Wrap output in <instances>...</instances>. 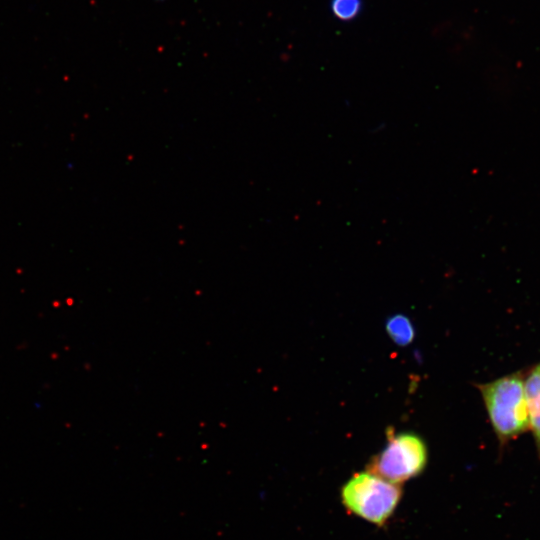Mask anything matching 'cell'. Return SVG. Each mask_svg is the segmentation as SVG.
<instances>
[{"instance_id":"2","label":"cell","mask_w":540,"mask_h":540,"mask_svg":"<svg viewBox=\"0 0 540 540\" xmlns=\"http://www.w3.org/2000/svg\"><path fill=\"white\" fill-rule=\"evenodd\" d=\"M403 490L368 470L353 474L342 486L340 498L351 514L384 526L397 509Z\"/></svg>"},{"instance_id":"1","label":"cell","mask_w":540,"mask_h":540,"mask_svg":"<svg viewBox=\"0 0 540 540\" xmlns=\"http://www.w3.org/2000/svg\"><path fill=\"white\" fill-rule=\"evenodd\" d=\"M489 421L498 439H512L529 429L525 377L515 372L478 384Z\"/></svg>"},{"instance_id":"6","label":"cell","mask_w":540,"mask_h":540,"mask_svg":"<svg viewBox=\"0 0 540 540\" xmlns=\"http://www.w3.org/2000/svg\"><path fill=\"white\" fill-rule=\"evenodd\" d=\"M363 5V0H330L329 10L337 21L351 22L359 17Z\"/></svg>"},{"instance_id":"4","label":"cell","mask_w":540,"mask_h":540,"mask_svg":"<svg viewBox=\"0 0 540 540\" xmlns=\"http://www.w3.org/2000/svg\"><path fill=\"white\" fill-rule=\"evenodd\" d=\"M525 394L529 414V428L532 430L540 453V362L525 378Z\"/></svg>"},{"instance_id":"5","label":"cell","mask_w":540,"mask_h":540,"mask_svg":"<svg viewBox=\"0 0 540 540\" xmlns=\"http://www.w3.org/2000/svg\"><path fill=\"white\" fill-rule=\"evenodd\" d=\"M385 330L393 343L400 347L411 344L415 338L414 325L404 314L390 316L386 320Z\"/></svg>"},{"instance_id":"3","label":"cell","mask_w":540,"mask_h":540,"mask_svg":"<svg viewBox=\"0 0 540 540\" xmlns=\"http://www.w3.org/2000/svg\"><path fill=\"white\" fill-rule=\"evenodd\" d=\"M428 447L415 432L387 430V442L367 465L368 471L401 485L423 473L428 463Z\"/></svg>"}]
</instances>
